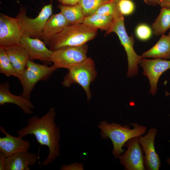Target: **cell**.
<instances>
[{
	"mask_svg": "<svg viewBox=\"0 0 170 170\" xmlns=\"http://www.w3.org/2000/svg\"><path fill=\"white\" fill-rule=\"evenodd\" d=\"M56 115L55 108L51 107L41 117L34 116L28 118L27 125L17 131L18 135L22 137L28 134L34 135L41 145L48 147V155L41 163L44 166L53 162L60 156V130L55 122Z\"/></svg>",
	"mask_w": 170,
	"mask_h": 170,
	"instance_id": "obj_1",
	"label": "cell"
},
{
	"mask_svg": "<svg viewBox=\"0 0 170 170\" xmlns=\"http://www.w3.org/2000/svg\"><path fill=\"white\" fill-rule=\"evenodd\" d=\"M130 124L133 126V128L131 129L127 125L122 126L115 122L109 123L105 120L100 122L98 125L101 130L102 138L105 139L109 138L111 140L113 146L112 152L116 159L124 151L122 147L128 140L143 135L146 131L147 128L142 125L137 123Z\"/></svg>",
	"mask_w": 170,
	"mask_h": 170,
	"instance_id": "obj_2",
	"label": "cell"
},
{
	"mask_svg": "<svg viewBox=\"0 0 170 170\" xmlns=\"http://www.w3.org/2000/svg\"><path fill=\"white\" fill-rule=\"evenodd\" d=\"M97 33V29L82 23L69 25L53 36L47 45L52 51L67 46H81L93 39Z\"/></svg>",
	"mask_w": 170,
	"mask_h": 170,
	"instance_id": "obj_3",
	"label": "cell"
},
{
	"mask_svg": "<svg viewBox=\"0 0 170 170\" xmlns=\"http://www.w3.org/2000/svg\"><path fill=\"white\" fill-rule=\"evenodd\" d=\"M62 82L64 87H69L72 84L77 83L85 91L88 101L91 98L90 86L95 80L97 75L94 61L88 58L84 62L73 66L68 70Z\"/></svg>",
	"mask_w": 170,
	"mask_h": 170,
	"instance_id": "obj_4",
	"label": "cell"
},
{
	"mask_svg": "<svg viewBox=\"0 0 170 170\" xmlns=\"http://www.w3.org/2000/svg\"><path fill=\"white\" fill-rule=\"evenodd\" d=\"M124 19L123 15L121 14L114 18L110 28L106 34L114 32L118 36L127 56L128 68L127 75L128 77H131L137 74L138 65L142 57L138 55L134 49L133 37L128 35L125 27Z\"/></svg>",
	"mask_w": 170,
	"mask_h": 170,
	"instance_id": "obj_5",
	"label": "cell"
},
{
	"mask_svg": "<svg viewBox=\"0 0 170 170\" xmlns=\"http://www.w3.org/2000/svg\"><path fill=\"white\" fill-rule=\"evenodd\" d=\"M57 69L54 65L48 66L46 64H39L29 60L19 80L23 88L21 95L30 99L31 94L37 82L47 80Z\"/></svg>",
	"mask_w": 170,
	"mask_h": 170,
	"instance_id": "obj_6",
	"label": "cell"
},
{
	"mask_svg": "<svg viewBox=\"0 0 170 170\" xmlns=\"http://www.w3.org/2000/svg\"><path fill=\"white\" fill-rule=\"evenodd\" d=\"M26 13V9L21 7L15 17L21 26L23 36L40 39L45 25L52 13V1L44 6L34 18L28 17Z\"/></svg>",
	"mask_w": 170,
	"mask_h": 170,
	"instance_id": "obj_7",
	"label": "cell"
},
{
	"mask_svg": "<svg viewBox=\"0 0 170 170\" xmlns=\"http://www.w3.org/2000/svg\"><path fill=\"white\" fill-rule=\"evenodd\" d=\"M88 47L85 44L77 46H67L52 51L50 61L57 68L69 69L82 63L88 57L87 54Z\"/></svg>",
	"mask_w": 170,
	"mask_h": 170,
	"instance_id": "obj_8",
	"label": "cell"
},
{
	"mask_svg": "<svg viewBox=\"0 0 170 170\" xmlns=\"http://www.w3.org/2000/svg\"><path fill=\"white\" fill-rule=\"evenodd\" d=\"M23 36L21 26L15 18L0 14V47L20 45Z\"/></svg>",
	"mask_w": 170,
	"mask_h": 170,
	"instance_id": "obj_9",
	"label": "cell"
},
{
	"mask_svg": "<svg viewBox=\"0 0 170 170\" xmlns=\"http://www.w3.org/2000/svg\"><path fill=\"white\" fill-rule=\"evenodd\" d=\"M127 150L118 158L126 170H144L143 149L138 137L133 138L125 143Z\"/></svg>",
	"mask_w": 170,
	"mask_h": 170,
	"instance_id": "obj_10",
	"label": "cell"
},
{
	"mask_svg": "<svg viewBox=\"0 0 170 170\" xmlns=\"http://www.w3.org/2000/svg\"><path fill=\"white\" fill-rule=\"evenodd\" d=\"M139 64L142 68L144 75L146 76L150 86V93L153 95L157 89V83L161 75L170 69V60L156 59L148 60L142 58Z\"/></svg>",
	"mask_w": 170,
	"mask_h": 170,
	"instance_id": "obj_11",
	"label": "cell"
},
{
	"mask_svg": "<svg viewBox=\"0 0 170 170\" xmlns=\"http://www.w3.org/2000/svg\"><path fill=\"white\" fill-rule=\"evenodd\" d=\"M157 130L151 128L143 136L138 137L139 143L144 153V157L145 169L148 170H158L161 166L159 154L156 152L154 141Z\"/></svg>",
	"mask_w": 170,
	"mask_h": 170,
	"instance_id": "obj_12",
	"label": "cell"
},
{
	"mask_svg": "<svg viewBox=\"0 0 170 170\" xmlns=\"http://www.w3.org/2000/svg\"><path fill=\"white\" fill-rule=\"evenodd\" d=\"M20 44L28 54L30 60H38L47 65L51 62L50 57L52 51L39 38L23 36Z\"/></svg>",
	"mask_w": 170,
	"mask_h": 170,
	"instance_id": "obj_13",
	"label": "cell"
},
{
	"mask_svg": "<svg viewBox=\"0 0 170 170\" xmlns=\"http://www.w3.org/2000/svg\"><path fill=\"white\" fill-rule=\"evenodd\" d=\"M1 132L5 135L0 138V151L6 157L20 151H27L30 146L28 141L22 139L20 136H13L8 133L2 126L0 127Z\"/></svg>",
	"mask_w": 170,
	"mask_h": 170,
	"instance_id": "obj_14",
	"label": "cell"
},
{
	"mask_svg": "<svg viewBox=\"0 0 170 170\" xmlns=\"http://www.w3.org/2000/svg\"><path fill=\"white\" fill-rule=\"evenodd\" d=\"M6 103L13 104L18 106L26 115L32 114L33 112L31 110L35 108L30 99L21 95L17 96L11 93L9 89V83L7 81L0 84V105Z\"/></svg>",
	"mask_w": 170,
	"mask_h": 170,
	"instance_id": "obj_15",
	"label": "cell"
},
{
	"mask_svg": "<svg viewBox=\"0 0 170 170\" xmlns=\"http://www.w3.org/2000/svg\"><path fill=\"white\" fill-rule=\"evenodd\" d=\"M38 158L36 153L28 150L17 152L6 157L4 170H29V166L35 165Z\"/></svg>",
	"mask_w": 170,
	"mask_h": 170,
	"instance_id": "obj_16",
	"label": "cell"
},
{
	"mask_svg": "<svg viewBox=\"0 0 170 170\" xmlns=\"http://www.w3.org/2000/svg\"><path fill=\"white\" fill-rule=\"evenodd\" d=\"M69 25L60 12L52 15L47 20L40 39L47 45L54 35L60 32Z\"/></svg>",
	"mask_w": 170,
	"mask_h": 170,
	"instance_id": "obj_17",
	"label": "cell"
},
{
	"mask_svg": "<svg viewBox=\"0 0 170 170\" xmlns=\"http://www.w3.org/2000/svg\"><path fill=\"white\" fill-rule=\"evenodd\" d=\"M2 48L6 51L14 67L21 75L25 69L28 61L30 60L26 51L21 45Z\"/></svg>",
	"mask_w": 170,
	"mask_h": 170,
	"instance_id": "obj_18",
	"label": "cell"
},
{
	"mask_svg": "<svg viewBox=\"0 0 170 170\" xmlns=\"http://www.w3.org/2000/svg\"><path fill=\"white\" fill-rule=\"evenodd\" d=\"M157 42L150 49L142 54L141 57L156 59H170V38L164 34Z\"/></svg>",
	"mask_w": 170,
	"mask_h": 170,
	"instance_id": "obj_19",
	"label": "cell"
},
{
	"mask_svg": "<svg viewBox=\"0 0 170 170\" xmlns=\"http://www.w3.org/2000/svg\"><path fill=\"white\" fill-rule=\"evenodd\" d=\"M57 7L69 25L82 23L85 16L82 8L78 4L73 5L60 4Z\"/></svg>",
	"mask_w": 170,
	"mask_h": 170,
	"instance_id": "obj_20",
	"label": "cell"
},
{
	"mask_svg": "<svg viewBox=\"0 0 170 170\" xmlns=\"http://www.w3.org/2000/svg\"><path fill=\"white\" fill-rule=\"evenodd\" d=\"M114 19L111 16L94 13L85 17L82 24L97 29L105 31L107 33L110 28Z\"/></svg>",
	"mask_w": 170,
	"mask_h": 170,
	"instance_id": "obj_21",
	"label": "cell"
},
{
	"mask_svg": "<svg viewBox=\"0 0 170 170\" xmlns=\"http://www.w3.org/2000/svg\"><path fill=\"white\" fill-rule=\"evenodd\" d=\"M152 27L154 34L156 36L164 34L170 28V8H162Z\"/></svg>",
	"mask_w": 170,
	"mask_h": 170,
	"instance_id": "obj_22",
	"label": "cell"
},
{
	"mask_svg": "<svg viewBox=\"0 0 170 170\" xmlns=\"http://www.w3.org/2000/svg\"><path fill=\"white\" fill-rule=\"evenodd\" d=\"M0 72L9 77L14 76L19 80L21 75L16 70L11 63L5 50L0 47Z\"/></svg>",
	"mask_w": 170,
	"mask_h": 170,
	"instance_id": "obj_23",
	"label": "cell"
},
{
	"mask_svg": "<svg viewBox=\"0 0 170 170\" xmlns=\"http://www.w3.org/2000/svg\"><path fill=\"white\" fill-rule=\"evenodd\" d=\"M111 0H79L78 4L81 7L85 16L93 14L100 6Z\"/></svg>",
	"mask_w": 170,
	"mask_h": 170,
	"instance_id": "obj_24",
	"label": "cell"
},
{
	"mask_svg": "<svg viewBox=\"0 0 170 170\" xmlns=\"http://www.w3.org/2000/svg\"><path fill=\"white\" fill-rule=\"evenodd\" d=\"M110 15L114 18L121 14L119 12L116 3L110 1L99 7L94 14Z\"/></svg>",
	"mask_w": 170,
	"mask_h": 170,
	"instance_id": "obj_25",
	"label": "cell"
},
{
	"mask_svg": "<svg viewBox=\"0 0 170 170\" xmlns=\"http://www.w3.org/2000/svg\"><path fill=\"white\" fill-rule=\"evenodd\" d=\"M118 9L123 15L132 14L135 9V5L131 0H121L117 4Z\"/></svg>",
	"mask_w": 170,
	"mask_h": 170,
	"instance_id": "obj_26",
	"label": "cell"
},
{
	"mask_svg": "<svg viewBox=\"0 0 170 170\" xmlns=\"http://www.w3.org/2000/svg\"><path fill=\"white\" fill-rule=\"evenodd\" d=\"M152 31L150 27L148 25L142 24L139 25L136 28L135 34L139 39L145 41L151 37Z\"/></svg>",
	"mask_w": 170,
	"mask_h": 170,
	"instance_id": "obj_27",
	"label": "cell"
},
{
	"mask_svg": "<svg viewBox=\"0 0 170 170\" xmlns=\"http://www.w3.org/2000/svg\"><path fill=\"white\" fill-rule=\"evenodd\" d=\"M60 170H83V164L77 162L68 165H62Z\"/></svg>",
	"mask_w": 170,
	"mask_h": 170,
	"instance_id": "obj_28",
	"label": "cell"
},
{
	"mask_svg": "<svg viewBox=\"0 0 170 170\" xmlns=\"http://www.w3.org/2000/svg\"><path fill=\"white\" fill-rule=\"evenodd\" d=\"M6 157L4 153L0 151V170H4Z\"/></svg>",
	"mask_w": 170,
	"mask_h": 170,
	"instance_id": "obj_29",
	"label": "cell"
},
{
	"mask_svg": "<svg viewBox=\"0 0 170 170\" xmlns=\"http://www.w3.org/2000/svg\"><path fill=\"white\" fill-rule=\"evenodd\" d=\"M62 4L67 5H73L78 3L79 0H58Z\"/></svg>",
	"mask_w": 170,
	"mask_h": 170,
	"instance_id": "obj_30",
	"label": "cell"
},
{
	"mask_svg": "<svg viewBox=\"0 0 170 170\" xmlns=\"http://www.w3.org/2000/svg\"><path fill=\"white\" fill-rule=\"evenodd\" d=\"M159 4L162 8H170V0H160Z\"/></svg>",
	"mask_w": 170,
	"mask_h": 170,
	"instance_id": "obj_31",
	"label": "cell"
},
{
	"mask_svg": "<svg viewBox=\"0 0 170 170\" xmlns=\"http://www.w3.org/2000/svg\"><path fill=\"white\" fill-rule=\"evenodd\" d=\"M144 1L148 4L156 6L159 4L160 0H144Z\"/></svg>",
	"mask_w": 170,
	"mask_h": 170,
	"instance_id": "obj_32",
	"label": "cell"
},
{
	"mask_svg": "<svg viewBox=\"0 0 170 170\" xmlns=\"http://www.w3.org/2000/svg\"><path fill=\"white\" fill-rule=\"evenodd\" d=\"M121 0H111V1L116 4Z\"/></svg>",
	"mask_w": 170,
	"mask_h": 170,
	"instance_id": "obj_33",
	"label": "cell"
},
{
	"mask_svg": "<svg viewBox=\"0 0 170 170\" xmlns=\"http://www.w3.org/2000/svg\"><path fill=\"white\" fill-rule=\"evenodd\" d=\"M167 162L168 164L170 165V158L168 157L167 158Z\"/></svg>",
	"mask_w": 170,
	"mask_h": 170,
	"instance_id": "obj_34",
	"label": "cell"
},
{
	"mask_svg": "<svg viewBox=\"0 0 170 170\" xmlns=\"http://www.w3.org/2000/svg\"><path fill=\"white\" fill-rule=\"evenodd\" d=\"M169 37L170 38V32L169 33V34H168V35Z\"/></svg>",
	"mask_w": 170,
	"mask_h": 170,
	"instance_id": "obj_35",
	"label": "cell"
}]
</instances>
